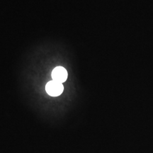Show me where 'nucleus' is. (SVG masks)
Here are the masks:
<instances>
[{
    "mask_svg": "<svg viewBox=\"0 0 153 153\" xmlns=\"http://www.w3.org/2000/svg\"><path fill=\"white\" fill-rule=\"evenodd\" d=\"M63 89H64V87H63L62 84L55 82L54 80H52L47 83L46 87H45V90L47 93L52 97L60 96L62 93Z\"/></svg>",
    "mask_w": 153,
    "mask_h": 153,
    "instance_id": "nucleus-1",
    "label": "nucleus"
},
{
    "mask_svg": "<svg viewBox=\"0 0 153 153\" xmlns=\"http://www.w3.org/2000/svg\"><path fill=\"white\" fill-rule=\"evenodd\" d=\"M52 78L55 82L63 83L68 79V72L62 67H57L53 70Z\"/></svg>",
    "mask_w": 153,
    "mask_h": 153,
    "instance_id": "nucleus-2",
    "label": "nucleus"
}]
</instances>
